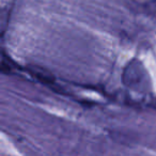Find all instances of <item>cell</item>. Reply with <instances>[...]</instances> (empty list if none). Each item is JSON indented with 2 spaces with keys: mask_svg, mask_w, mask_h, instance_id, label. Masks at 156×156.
<instances>
[{
  "mask_svg": "<svg viewBox=\"0 0 156 156\" xmlns=\"http://www.w3.org/2000/svg\"><path fill=\"white\" fill-rule=\"evenodd\" d=\"M29 72H30L34 77H37L39 80L43 81L44 83H49L52 81L51 76H49L48 74H45V71H42V69L37 71V67H33V69H31V71H29Z\"/></svg>",
  "mask_w": 156,
  "mask_h": 156,
  "instance_id": "6da1fadb",
  "label": "cell"
}]
</instances>
